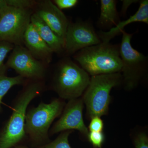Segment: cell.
Here are the masks:
<instances>
[{"instance_id": "24", "label": "cell", "mask_w": 148, "mask_h": 148, "mask_svg": "<svg viewBox=\"0 0 148 148\" xmlns=\"http://www.w3.org/2000/svg\"><path fill=\"white\" fill-rule=\"evenodd\" d=\"M123 4L121 10V13L122 15H125L126 13V11L130 6L134 3L137 2V0H123L122 1Z\"/></svg>"}, {"instance_id": "25", "label": "cell", "mask_w": 148, "mask_h": 148, "mask_svg": "<svg viewBox=\"0 0 148 148\" xmlns=\"http://www.w3.org/2000/svg\"><path fill=\"white\" fill-rule=\"evenodd\" d=\"M13 148H29L27 147V146L22 145H18V146H16V147H14Z\"/></svg>"}, {"instance_id": "4", "label": "cell", "mask_w": 148, "mask_h": 148, "mask_svg": "<svg viewBox=\"0 0 148 148\" xmlns=\"http://www.w3.org/2000/svg\"><path fill=\"white\" fill-rule=\"evenodd\" d=\"M120 73L92 76L82 98L86 109L88 117L103 116L107 114L111 101L113 88L122 84Z\"/></svg>"}, {"instance_id": "3", "label": "cell", "mask_w": 148, "mask_h": 148, "mask_svg": "<svg viewBox=\"0 0 148 148\" xmlns=\"http://www.w3.org/2000/svg\"><path fill=\"white\" fill-rule=\"evenodd\" d=\"M74 58L91 76L121 72L120 45L102 42L80 50Z\"/></svg>"}, {"instance_id": "9", "label": "cell", "mask_w": 148, "mask_h": 148, "mask_svg": "<svg viewBox=\"0 0 148 148\" xmlns=\"http://www.w3.org/2000/svg\"><path fill=\"white\" fill-rule=\"evenodd\" d=\"M84 107L82 98L69 100L65 105L60 118L50 127L49 137L64 131L75 130L87 137L89 131L84 121Z\"/></svg>"}, {"instance_id": "19", "label": "cell", "mask_w": 148, "mask_h": 148, "mask_svg": "<svg viewBox=\"0 0 148 148\" xmlns=\"http://www.w3.org/2000/svg\"><path fill=\"white\" fill-rule=\"evenodd\" d=\"M7 4L10 6L20 9H34L37 1L30 0H5Z\"/></svg>"}, {"instance_id": "14", "label": "cell", "mask_w": 148, "mask_h": 148, "mask_svg": "<svg viewBox=\"0 0 148 148\" xmlns=\"http://www.w3.org/2000/svg\"><path fill=\"white\" fill-rule=\"evenodd\" d=\"M31 23L53 52L59 53L64 50V40L57 36L50 27L34 12L31 16Z\"/></svg>"}, {"instance_id": "2", "label": "cell", "mask_w": 148, "mask_h": 148, "mask_svg": "<svg viewBox=\"0 0 148 148\" xmlns=\"http://www.w3.org/2000/svg\"><path fill=\"white\" fill-rule=\"evenodd\" d=\"M66 103L60 98L49 103L41 102L27 110L25 119L26 140L34 148L50 141L49 132L56 119L61 116Z\"/></svg>"}, {"instance_id": "1", "label": "cell", "mask_w": 148, "mask_h": 148, "mask_svg": "<svg viewBox=\"0 0 148 148\" xmlns=\"http://www.w3.org/2000/svg\"><path fill=\"white\" fill-rule=\"evenodd\" d=\"M28 81L14 98L11 115L0 132V148H13L26 140L24 127L28 106L45 88L44 81Z\"/></svg>"}, {"instance_id": "15", "label": "cell", "mask_w": 148, "mask_h": 148, "mask_svg": "<svg viewBox=\"0 0 148 148\" xmlns=\"http://www.w3.org/2000/svg\"><path fill=\"white\" fill-rule=\"evenodd\" d=\"M119 22V16L116 8V1L101 0V13L98 25L102 28H110ZM103 28V29H104Z\"/></svg>"}, {"instance_id": "6", "label": "cell", "mask_w": 148, "mask_h": 148, "mask_svg": "<svg viewBox=\"0 0 148 148\" xmlns=\"http://www.w3.org/2000/svg\"><path fill=\"white\" fill-rule=\"evenodd\" d=\"M34 10L8 5L0 0V41L23 45L25 32L31 23Z\"/></svg>"}, {"instance_id": "16", "label": "cell", "mask_w": 148, "mask_h": 148, "mask_svg": "<svg viewBox=\"0 0 148 148\" xmlns=\"http://www.w3.org/2000/svg\"><path fill=\"white\" fill-rule=\"evenodd\" d=\"M27 81L19 75L12 77L6 76L5 75H0V113L2 111L3 98L9 90L15 86L25 84Z\"/></svg>"}, {"instance_id": "10", "label": "cell", "mask_w": 148, "mask_h": 148, "mask_svg": "<svg viewBox=\"0 0 148 148\" xmlns=\"http://www.w3.org/2000/svg\"><path fill=\"white\" fill-rule=\"evenodd\" d=\"M102 42L93 27L87 22L69 23L65 38L64 50L68 54Z\"/></svg>"}, {"instance_id": "22", "label": "cell", "mask_w": 148, "mask_h": 148, "mask_svg": "<svg viewBox=\"0 0 148 148\" xmlns=\"http://www.w3.org/2000/svg\"><path fill=\"white\" fill-rule=\"evenodd\" d=\"M104 123L100 117H94L91 119L88 126L89 132H103Z\"/></svg>"}, {"instance_id": "11", "label": "cell", "mask_w": 148, "mask_h": 148, "mask_svg": "<svg viewBox=\"0 0 148 148\" xmlns=\"http://www.w3.org/2000/svg\"><path fill=\"white\" fill-rule=\"evenodd\" d=\"M34 13L40 17L51 29L65 42L69 21L62 11L51 1L37 2Z\"/></svg>"}, {"instance_id": "20", "label": "cell", "mask_w": 148, "mask_h": 148, "mask_svg": "<svg viewBox=\"0 0 148 148\" xmlns=\"http://www.w3.org/2000/svg\"><path fill=\"white\" fill-rule=\"evenodd\" d=\"M87 138L95 148H101L105 140V135L103 132H89Z\"/></svg>"}, {"instance_id": "23", "label": "cell", "mask_w": 148, "mask_h": 148, "mask_svg": "<svg viewBox=\"0 0 148 148\" xmlns=\"http://www.w3.org/2000/svg\"><path fill=\"white\" fill-rule=\"evenodd\" d=\"M77 0H55L53 3L60 10L71 8L78 3Z\"/></svg>"}, {"instance_id": "18", "label": "cell", "mask_w": 148, "mask_h": 148, "mask_svg": "<svg viewBox=\"0 0 148 148\" xmlns=\"http://www.w3.org/2000/svg\"><path fill=\"white\" fill-rule=\"evenodd\" d=\"M14 45L5 41H0V75H5L8 68L4 64L7 56L13 49Z\"/></svg>"}, {"instance_id": "21", "label": "cell", "mask_w": 148, "mask_h": 148, "mask_svg": "<svg viewBox=\"0 0 148 148\" xmlns=\"http://www.w3.org/2000/svg\"><path fill=\"white\" fill-rule=\"evenodd\" d=\"M135 148H148V137L145 132L138 133L134 138Z\"/></svg>"}, {"instance_id": "5", "label": "cell", "mask_w": 148, "mask_h": 148, "mask_svg": "<svg viewBox=\"0 0 148 148\" xmlns=\"http://www.w3.org/2000/svg\"><path fill=\"white\" fill-rule=\"evenodd\" d=\"M90 77L87 72L70 59L61 61L52 79V89L62 100L80 98L89 84Z\"/></svg>"}, {"instance_id": "7", "label": "cell", "mask_w": 148, "mask_h": 148, "mask_svg": "<svg viewBox=\"0 0 148 148\" xmlns=\"http://www.w3.org/2000/svg\"><path fill=\"white\" fill-rule=\"evenodd\" d=\"M120 45V55L122 64V84L127 90H131L138 86L147 72L148 58L132 47V35L124 31Z\"/></svg>"}, {"instance_id": "17", "label": "cell", "mask_w": 148, "mask_h": 148, "mask_svg": "<svg viewBox=\"0 0 148 148\" xmlns=\"http://www.w3.org/2000/svg\"><path fill=\"white\" fill-rule=\"evenodd\" d=\"M73 132V130H67L61 132L55 140L34 148H71L69 139Z\"/></svg>"}, {"instance_id": "12", "label": "cell", "mask_w": 148, "mask_h": 148, "mask_svg": "<svg viewBox=\"0 0 148 148\" xmlns=\"http://www.w3.org/2000/svg\"><path fill=\"white\" fill-rule=\"evenodd\" d=\"M24 44L37 60L45 64L51 62L53 51L42 39L31 23L24 34Z\"/></svg>"}, {"instance_id": "13", "label": "cell", "mask_w": 148, "mask_h": 148, "mask_svg": "<svg viewBox=\"0 0 148 148\" xmlns=\"http://www.w3.org/2000/svg\"><path fill=\"white\" fill-rule=\"evenodd\" d=\"M137 22L148 24V0H143L140 2L138 10L133 15L126 20L119 21L108 32H100L98 35V36L102 42L109 43L112 39L121 33L125 27L128 24Z\"/></svg>"}, {"instance_id": "8", "label": "cell", "mask_w": 148, "mask_h": 148, "mask_svg": "<svg viewBox=\"0 0 148 148\" xmlns=\"http://www.w3.org/2000/svg\"><path fill=\"white\" fill-rule=\"evenodd\" d=\"M5 65L26 80L44 81L45 65L35 58L23 45H14Z\"/></svg>"}]
</instances>
